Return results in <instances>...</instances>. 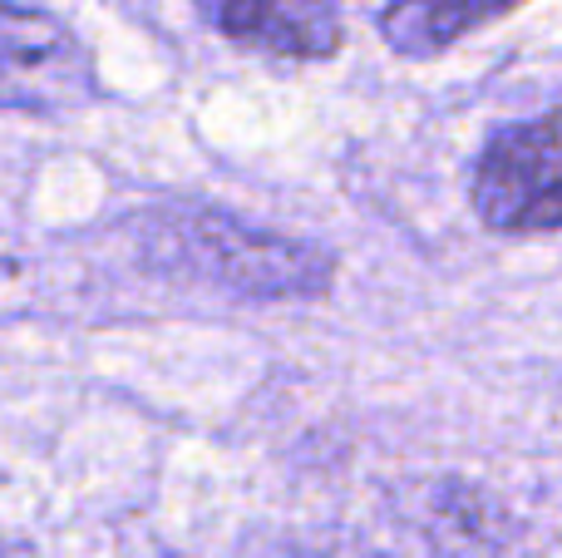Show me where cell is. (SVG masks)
<instances>
[{
    "label": "cell",
    "instance_id": "obj_4",
    "mask_svg": "<svg viewBox=\"0 0 562 558\" xmlns=\"http://www.w3.org/2000/svg\"><path fill=\"white\" fill-rule=\"evenodd\" d=\"M227 40L272 49L291 59H321L340 45V20L330 0H193Z\"/></svg>",
    "mask_w": 562,
    "mask_h": 558
},
{
    "label": "cell",
    "instance_id": "obj_3",
    "mask_svg": "<svg viewBox=\"0 0 562 558\" xmlns=\"http://www.w3.org/2000/svg\"><path fill=\"white\" fill-rule=\"evenodd\" d=\"M474 208L494 233L562 227V109L488 138L474 168Z\"/></svg>",
    "mask_w": 562,
    "mask_h": 558
},
{
    "label": "cell",
    "instance_id": "obj_2",
    "mask_svg": "<svg viewBox=\"0 0 562 558\" xmlns=\"http://www.w3.org/2000/svg\"><path fill=\"white\" fill-rule=\"evenodd\" d=\"M99 99L89 45L59 15L0 0V109L30 119H65Z\"/></svg>",
    "mask_w": 562,
    "mask_h": 558
},
{
    "label": "cell",
    "instance_id": "obj_1",
    "mask_svg": "<svg viewBox=\"0 0 562 558\" xmlns=\"http://www.w3.org/2000/svg\"><path fill=\"white\" fill-rule=\"evenodd\" d=\"M158 247L193 277L257 302L321 297L336 277V257L301 237H277L227 213H173L158 223Z\"/></svg>",
    "mask_w": 562,
    "mask_h": 558
},
{
    "label": "cell",
    "instance_id": "obj_6",
    "mask_svg": "<svg viewBox=\"0 0 562 558\" xmlns=\"http://www.w3.org/2000/svg\"><path fill=\"white\" fill-rule=\"evenodd\" d=\"M0 558H5V554H0Z\"/></svg>",
    "mask_w": 562,
    "mask_h": 558
},
{
    "label": "cell",
    "instance_id": "obj_5",
    "mask_svg": "<svg viewBox=\"0 0 562 558\" xmlns=\"http://www.w3.org/2000/svg\"><path fill=\"white\" fill-rule=\"evenodd\" d=\"M514 5L518 0H395L380 30L400 55H435V49L464 40L469 30L508 15Z\"/></svg>",
    "mask_w": 562,
    "mask_h": 558
}]
</instances>
